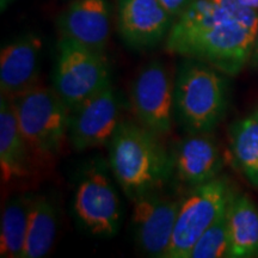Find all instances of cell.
Returning <instances> with one entry per match:
<instances>
[{
  "mask_svg": "<svg viewBox=\"0 0 258 258\" xmlns=\"http://www.w3.org/2000/svg\"><path fill=\"white\" fill-rule=\"evenodd\" d=\"M257 31L258 11L239 0H195L176 18L165 48L234 77L250 62Z\"/></svg>",
  "mask_w": 258,
  "mask_h": 258,
  "instance_id": "cell-1",
  "label": "cell"
},
{
  "mask_svg": "<svg viewBox=\"0 0 258 258\" xmlns=\"http://www.w3.org/2000/svg\"><path fill=\"white\" fill-rule=\"evenodd\" d=\"M109 146V166L122 191L132 202L161 191L173 177L171 152L160 137L138 122L122 121Z\"/></svg>",
  "mask_w": 258,
  "mask_h": 258,
  "instance_id": "cell-2",
  "label": "cell"
},
{
  "mask_svg": "<svg viewBox=\"0 0 258 258\" xmlns=\"http://www.w3.org/2000/svg\"><path fill=\"white\" fill-rule=\"evenodd\" d=\"M211 64L184 57L175 78V118L186 134H208L227 109V83Z\"/></svg>",
  "mask_w": 258,
  "mask_h": 258,
  "instance_id": "cell-3",
  "label": "cell"
},
{
  "mask_svg": "<svg viewBox=\"0 0 258 258\" xmlns=\"http://www.w3.org/2000/svg\"><path fill=\"white\" fill-rule=\"evenodd\" d=\"M11 101L31 156L55 157L69 139L71 109L53 86L37 84Z\"/></svg>",
  "mask_w": 258,
  "mask_h": 258,
  "instance_id": "cell-4",
  "label": "cell"
},
{
  "mask_svg": "<svg viewBox=\"0 0 258 258\" xmlns=\"http://www.w3.org/2000/svg\"><path fill=\"white\" fill-rule=\"evenodd\" d=\"M111 84L104 51L61 37L53 70V88L71 109L82 104Z\"/></svg>",
  "mask_w": 258,
  "mask_h": 258,
  "instance_id": "cell-5",
  "label": "cell"
},
{
  "mask_svg": "<svg viewBox=\"0 0 258 258\" xmlns=\"http://www.w3.org/2000/svg\"><path fill=\"white\" fill-rule=\"evenodd\" d=\"M73 214L78 224L93 237H115L121 227L123 209L112 179L103 161L83 172L73 196Z\"/></svg>",
  "mask_w": 258,
  "mask_h": 258,
  "instance_id": "cell-6",
  "label": "cell"
},
{
  "mask_svg": "<svg viewBox=\"0 0 258 258\" xmlns=\"http://www.w3.org/2000/svg\"><path fill=\"white\" fill-rule=\"evenodd\" d=\"M233 195L228 180L220 177L190 189L180 201L167 258H188L199 238L227 211Z\"/></svg>",
  "mask_w": 258,
  "mask_h": 258,
  "instance_id": "cell-7",
  "label": "cell"
},
{
  "mask_svg": "<svg viewBox=\"0 0 258 258\" xmlns=\"http://www.w3.org/2000/svg\"><path fill=\"white\" fill-rule=\"evenodd\" d=\"M135 122L163 138L170 134L175 118V79L160 61L145 64L131 88Z\"/></svg>",
  "mask_w": 258,
  "mask_h": 258,
  "instance_id": "cell-8",
  "label": "cell"
},
{
  "mask_svg": "<svg viewBox=\"0 0 258 258\" xmlns=\"http://www.w3.org/2000/svg\"><path fill=\"white\" fill-rule=\"evenodd\" d=\"M180 201L160 191L133 201L131 228L138 249L148 257L167 258Z\"/></svg>",
  "mask_w": 258,
  "mask_h": 258,
  "instance_id": "cell-9",
  "label": "cell"
},
{
  "mask_svg": "<svg viewBox=\"0 0 258 258\" xmlns=\"http://www.w3.org/2000/svg\"><path fill=\"white\" fill-rule=\"evenodd\" d=\"M121 122V101L111 83L71 111V146L77 152L108 146Z\"/></svg>",
  "mask_w": 258,
  "mask_h": 258,
  "instance_id": "cell-10",
  "label": "cell"
},
{
  "mask_svg": "<svg viewBox=\"0 0 258 258\" xmlns=\"http://www.w3.org/2000/svg\"><path fill=\"white\" fill-rule=\"evenodd\" d=\"M175 21L159 0H117L118 32L133 49H148L166 40Z\"/></svg>",
  "mask_w": 258,
  "mask_h": 258,
  "instance_id": "cell-11",
  "label": "cell"
},
{
  "mask_svg": "<svg viewBox=\"0 0 258 258\" xmlns=\"http://www.w3.org/2000/svg\"><path fill=\"white\" fill-rule=\"evenodd\" d=\"M42 40L36 34L16 37L0 51V91L14 99L36 86L41 73Z\"/></svg>",
  "mask_w": 258,
  "mask_h": 258,
  "instance_id": "cell-12",
  "label": "cell"
},
{
  "mask_svg": "<svg viewBox=\"0 0 258 258\" xmlns=\"http://www.w3.org/2000/svg\"><path fill=\"white\" fill-rule=\"evenodd\" d=\"M173 177L192 189L218 178L224 166L220 148L208 134H188L171 151Z\"/></svg>",
  "mask_w": 258,
  "mask_h": 258,
  "instance_id": "cell-13",
  "label": "cell"
},
{
  "mask_svg": "<svg viewBox=\"0 0 258 258\" xmlns=\"http://www.w3.org/2000/svg\"><path fill=\"white\" fill-rule=\"evenodd\" d=\"M61 37L104 51L110 37L108 0H74L57 19Z\"/></svg>",
  "mask_w": 258,
  "mask_h": 258,
  "instance_id": "cell-14",
  "label": "cell"
},
{
  "mask_svg": "<svg viewBox=\"0 0 258 258\" xmlns=\"http://www.w3.org/2000/svg\"><path fill=\"white\" fill-rule=\"evenodd\" d=\"M30 150L19 128L14 104L0 97V170L5 182L23 178L29 173Z\"/></svg>",
  "mask_w": 258,
  "mask_h": 258,
  "instance_id": "cell-15",
  "label": "cell"
},
{
  "mask_svg": "<svg viewBox=\"0 0 258 258\" xmlns=\"http://www.w3.org/2000/svg\"><path fill=\"white\" fill-rule=\"evenodd\" d=\"M230 257L258 256V207L245 194L233 195L228 205Z\"/></svg>",
  "mask_w": 258,
  "mask_h": 258,
  "instance_id": "cell-16",
  "label": "cell"
},
{
  "mask_svg": "<svg viewBox=\"0 0 258 258\" xmlns=\"http://www.w3.org/2000/svg\"><path fill=\"white\" fill-rule=\"evenodd\" d=\"M32 196H14L3 208L0 220V256L3 258H23Z\"/></svg>",
  "mask_w": 258,
  "mask_h": 258,
  "instance_id": "cell-17",
  "label": "cell"
},
{
  "mask_svg": "<svg viewBox=\"0 0 258 258\" xmlns=\"http://www.w3.org/2000/svg\"><path fill=\"white\" fill-rule=\"evenodd\" d=\"M56 233L57 213L55 206L46 196H32L23 258L46 257L55 243Z\"/></svg>",
  "mask_w": 258,
  "mask_h": 258,
  "instance_id": "cell-18",
  "label": "cell"
},
{
  "mask_svg": "<svg viewBox=\"0 0 258 258\" xmlns=\"http://www.w3.org/2000/svg\"><path fill=\"white\" fill-rule=\"evenodd\" d=\"M230 144L237 169L258 188V111L232 125Z\"/></svg>",
  "mask_w": 258,
  "mask_h": 258,
  "instance_id": "cell-19",
  "label": "cell"
},
{
  "mask_svg": "<svg viewBox=\"0 0 258 258\" xmlns=\"http://www.w3.org/2000/svg\"><path fill=\"white\" fill-rule=\"evenodd\" d=\"M222 257H230L227 211L199 238V240L194 245L188 256V258Z\"/></svg>",
  "mask_w": 258,
  "mask_h": 258,
  "instance_id": "cell-20",
  "label": "cell"
},
{
  "mask_svg": "<svg viewBox=\"0 0 258 258\" xmlns=\"http://www.w3.org/2000/svg\"><path fill=\"white\" fill-rule=\"evenodd\" d=\"M195 0H159L161 5L175 18H178Z\"/></svg>",
  "mask_w": 258,
  "mask_h": 258,
  "instance_id": "cell-21",
  "label": "cell"
},
{
  "mask_svg": "<svg viewBox=\"0 0 258 258\" xmlns=\"http://www.w3.org/2000/svg\"><path fill=\"white\" fill-rule=\"evenodd\" d=\"M250 62L252 63L254 67H257V69H258V31H257V35H256V40H254V44H253L252 54H251Z\"/></svg>",
  "mask_w": 258,
  "mask_h": 258,
  "instance_id": "cell-22",
  "label": "cell"
},
{
  "mask_svg": "<svg viewBox=\"0 0 258 258\" xmlns=\"http://www.w3.org/2000/svg\"><path fill=\"white\" fill-rule=\"evenodd\" d=\"M239 3L246 8L258 11V0H239Z\"/></svg>",
  "mask_w": 258,
  "mask_h": 258,
  "instance_id": "cell-23",
  "label": "cell"
},
{
  "mask_svg": "<svg viewBox=\"0 0 258 258\" xmlns=\"http://www.w3.org/2000/svg\"><path fill=\"white\" fill-rule=\"evenodd\" d=\"M12 0H0V5H2V10H5L6 6H8Z\"/></svg>",
  "mask_w": 258,
  "mask_h": 258,
  "instance_id": "cell-24",
  "label": "cell"
}]
</instances>
